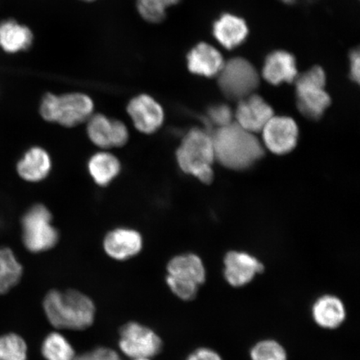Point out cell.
<instances>
[{
	"mask_svg": "<svg viewBox=\"0 0 360 360\" xmlns=\"http://www.w3.org/2000/svg\"><path fill=\"white\" fill-rule=\"evenodd\" d=\"M34 43V33L28 26L10 19L0 22V49L7 53L28 51Z\"/></svg>",
	"mask_w": 360,
	"mask_h": 360,
	"instance_id": "21",
	"label": "cell"
},
{
	"mask_svg": "<svg viewBox=\"0 0 360 360\" xmlns=\"http://www.w3.org/2000/svg\"><path fill=\"white\" fill-rule=\"evenodd\" d=\"M224 65L221 53L207 43L198 44L187 55V67L193 75L213 77L219 74Z\"/></svg>",
	"mask_w": 360,
	"mask_h": 360,
	"instance_id": "16",
	"label": "cell"
},
{
	"mask_svg": "<svg viewBox=\"0 0 360 360\" xmlns=\"http://www.w3.org/2000/svg\"><path fill=\"white\" fill-rule=\"evenodd\" d=\"M219 85L222 93L231 100L241 101L259 86L257 70L249 60L237 57L229 60L219 72Z\"/></svg>",
	"mask_w": 360,
	"mask_h": 360,
	"instance_id": "9",
	"label": "cell"
},
{
	"mask_svg": "<svg viewBox=\"0 0 360 360\" xmlns=\"http://www.w3.org/2000/svg\"><path fill=\"white\" fill-rule=\"evenodd\" d=\"M30 350L26 340L16 332L0 334V360H29Z\"/></svg>",
	"mask_w": 360,
	"mask_h": 360,
	"instance_id": "25",
	"label": "cell"
},
{
	"mask_svg": "<svg viewBox=\"0 0 360 360\" xmlns=\"http://www.w3.org/2000/svg\"><path fill=\"white\" fill-rule=\"evenodd\" d=\"M326 84V72L319 66L311 68L297 77V105L301 114L311 120L321 118L331 103Z\"/></svg>",
	"mask_w": 360,
	"mask_h": 360,
	"instance_id": "7",
	"label": "cell"
},
{
	"mask_svg": "<svg viewBox=\"0 0 360 360\" xmlns=\"http://www.w3.org/2000/svg\"><path fill=\"white\" fill-rule=\"evenodd\" d=\"M42 306L47 321L58 331H83L96 321V304L77 290H49L44 297Z\"/></svg>",
	"mask_w": 360,
	"mask_h": 360,
	"instance_id": "1",
	"label": "cell"
},
{
	"mask_svg": "<svg viewBox=\"0 0 360 360\" xmlns=\"http://www.w3.org/2000/svg\"><path fill=\"white\" fill-rule=\"evenodd\" d=\"M24 276V266L10 247L0 246V297L6 295L19 285Z\"/></svg>",
	"mask_w": 360,
	"mask_h": 360,
	"instance_id": "22",
	"label": "cell"
},
{
	"mask_svg": "<svg viewBox=\"0 0 360 360\" xmlns=\"http://www.w3.org/2000/svg\"><path fill=\"white\" fill-rule=\"evenodd\" d=\"M283 2H285V4H292L295 1V0H282Z\"/></svg>",
	"mask_w": 360,
	"mask_h": 360,
	"instance_id": "34",
	"label": "cell"
},
{
	"mask_svg": "<svg viewBox=\"0 0 360 360\" xmlns=\"http://www.w3.org/2000/svg\"><path fill=\"white\" fill-rule=\"evenodd\" d=\"M86 353L88 360H123L118 351L103 346L88 351Z\"/></svg>",
	"mask_w": 360,
	"mask_h": 360,
	"instance_id": "29",
	"label": "cell"
},
{
	"mask_svg": "<svg viewBox=\"0 0 360 360\" xmlns=\"http://www.w3.org/2000/svg\"><path fill=\"white\" fill-rule=\"evenodd\" d=\"M134 127L143 134H153L163 124L165 112L160 103L146 94H139L127 105Z\"/></svg>",
	"mask_w": 360,
	"mask_h": 360,
	"instance_id": "12",
	"label": "cell"
},
{
	"mask_svg": "<svg viewBox=\"0 0 360 360\" xmlns=\"http://www.w3.org/2000/svg\"><path fill=\"white\" fill-rule=\"evenodd\" d=\"M40 352L44 360H72L77 354L67 337L58 330L44 337Z\"/></svg>",
	"mask_w": 360,
	"mask_h": 360,
	"instance_id": "24",
	"label": "cell"
},
{
	"mask_svg": "<svg viewBox=\"0 0 360 360\" xmlns=\"http://www.w3.org/2000/svg\"><path fill=\"white\" fill-rule=\"evenodd\" d=\"M147 1L157 3L161 4V6H163L166 8H168L169 7L174 6L175 4L179 3L180 0H147Z\"/></svg>",
	"mask_w": 360,
	"mask_h": 360,
	"instance_id": "32",
	"label": "cell"
},
{
	"mask_svg": "<svg viewBox=\"0 0 360 360\" xmlns=\"http://www.w3.org/2000/svg\"><path fill=\"white\" fill-rule=\"evenodd\" d=\"M232 116L231 108L225 105H218L211 107L208 110L207 120L219 129L231 124Z\"/></svg>",
	"mask_w": 360,
	"mask_h": 360,
	"instance_id": "28",
	"label": "cell"
},
{
	"mask_svg": "<svg viewBox=\"0 0 360 360\" xmlns=\"http://www.w3.org/2000/svg\"><path fill=\"white\" fill-rule=\"evenodd\" d=\"M51 159L41 147H31L16 165V172L26 182L37 183L46 178L51 170Z\"/></svg>",
	"mask_w": 360,
	"mask_h": 360,
	"instance_id": "18",
	"label": "cell"
},
{
	"mask_svg": "<svg viewBox=\"0 0 360 360\" xmlns=\"http://www.w3.org/2000/svg\"><path fill=\"white\" fill-rule=\"evenodd\" d=\"M88 168L94 182L105 186L118 176L121 165L119 160L110 153L100 152L89 160Z\"/></svg>",
	"mask_w": 360,
	"mask_h": 360,
	"instance_id": "23",
	"label": "cell"
},
{
	"mask_svg": "<svg viewBox=\"0 0 360 360\" xmlns=\"http://www.w3.org/2000/svg\"><path fill=\"white\" fill-rule=\"evenodd\" d=\"M251 360H288L283 346L274 340L259 341L250 349Z\"/></svg>",
	"mask_w": 360,
	"mask_h": 360,
	"instance_id": "26",
	"label": "cell"
},
{
	"mask_svg": "<svg viewBox=\"0 0 360 360\" xmlns=\"http://www.w3.org/2000/svg\"><path fill=\"white\" fill-rule=\"evenodd\" d=\"M177 162L184 173L200 181L213 180L212 164L215 160L212 134L200 129H193L183 139L176 152Z\"/></svg>",
	"mask_w": 360,
	"mask_h": 360,
	"instance_id": "3",
	"label": "cell"
},
{
	"mask_svg": "<svg viewBox=\"0 0 360 360\" xmlns=\"http://www.w3.org/2000/svg\"><path fill=\"white\" fill-rule=\"evenodd\" d=\"M349 74L354 82H359L360 75V53L359 49H354L349 56Z\"/></svg>",
	"mask_w": 360,
	"mask_h": 360,
	"instance_id": "31",
	"label": "cell"
},
{
	"mask_svg": "<svg viewBox=\"0 0 360 360\" xmlns=\"http://www.w3.org/2000/svg\"><path fill=\"white\" fill-rule=\"evenodd\" d=\"M262 75L265 80L274 85L294 82L298 77L294 56L283 51L269 53L265 58Z\"/></svg>",
	"mask_w": 360,
	"mask_h": 360,
	"instance_id": "17",
	"label": "cell"
},
{
	"mask_svg": "<svg viewBox=\"0 0 360 360\" xmlns=\"http://www.w3.org/2000/svg\"><path fill=\"white\" fill-rule=\"evenodd\" d=\"M186 360H223L219 354L210 348L202 347L193 350Z\"/></svg>",
	"mask_w": 360,
	"mask_h": 360,
	"instance_id": "30",
	"label": "cell"
},
{
	"mask_svg": "<svg viewBox=\"0 0 360 360\" xmlns=\"http://www.w3.org/2000/svg\"><path fill=\"white\" fill-rule=\"evenodd\" d=\"M21 238L25 250L32 254L43 253L56 245L58 233L47 207L34 205L22 216Z\"/></svg>",
	"mask_w": 360,
	"mask_h": 360,
	"instance_id": "6",
	"label": "cell"
},
{
	"mask_svg": "<svg viewBox=\"0 0 360 360\" xmlns=\"http://www.w3.org/2000/svg\"><path fill=\"white\" fill-rule=\"evenodd\" d=\"M312 317L318 326L326 330H335L345 321V306L339 297L322 295L312 306Z\"/></svg>",
	"mask_w": 360,
	"mask_h": 360,
	"instance_id": "19",
	"label": "cell"
},
{
	"mask_svg": "<svg viewBox=\"0 0 360 360\" xmlns=\"http://www.w3.org/2000/svg\"><path fill=\"white\" fill-rule=\"evenodd\" d=\"M143 238L141 233L129 229H116L103 240V250L115 260L124 261L141 253Z\"/></svg>",
	"mask_w": 360,
	"mask_h": 360,
	"instance_id": "15",
	"label": "cell"
},
{
	"mask_svg": "<svg viewBox=\"0 0 360 360\" xmlns=\"http://www.w3.org/2000/svg\"><path fill=\"white\" fill-rule=\"evenodd\" d=\"M94 109V101L86 94L75 92L58 96L48 93L40 102L39 112L48 122L74 127L88 120Z\"/></svg>",
	"mask_w": 360,
	"mask_h": 360,
	"instance_id": "4",
	"label": "cell"
},
{
	"mask_svg": "<svg viewBox=\"0 0 360 360\" xmlns=\"http://www.w3.org/2000/svg\"><path fill=\"white\" fill-rule=\"evenodd\" d=\"M82 1H85V2H94V1H96V0H82Z\"/></svg>",
	"mask_w": 360,
	"mask_h": 360,
	"instance_id": "36",
	"label": "cell"
},
{
	"mask_svg": "<svg viewBox=\"0 0 360 360\" xmlns=\"http://www.w3.org/2000/svg\"><path fill=\"white\" fill-rule=\"evenodd\" d=\"M136 8L142 19L150 24H160L167 15V8L147 0H137Z\"/></svg>",
	"mask_w": 360,
	"mask_h": 360,
	"instance_id": "27",
	"label": "cell"
},
{
	"mask_svg": "<svg viewBox=\"0 0 360 360\" xmlns=\"http://www.w3.org/2000/svg\"><path fill=\"white\" fill-rule=\"evenodd\" d=\"M163 340L153 328L130 321L121 326L118 347L129 359H154L163 349Z\"/></svg>",
	"mask_w": 360,
	"mask_h": 360,
	"instance_id": "8",
	"label": "cell"
},
{
	"mask_svg": "<svg viewBox=\"0 0 360 360\" xmlns=\"http://www.w3.org/2000/svg\"><path fill=\"white\" fill-rule=\"evenodd\" d=\"M212 139L215 160L229 169H248L264 155L258 139L237 123L216 129Z\"/></svg>",
	"mask_w": 360,
	"mask_h": 360,
	"instance_id": "2",
	"label": "cell"
},
{
	"mask_svg": "<svg viewBox=\"0 0 360 360\" xmlns=\"http://www.w3.org/2000/svg\"><path fill=\"white\" fill-rule=\"evenodd\" d=\"M224 264L225 281L235 288L249 285L264 269L263 264L258 259L245 252H229L225 255Z\"/></svg>",
	"mask_w": 360,
	"mask_h": 360,
	"instance_id": "13",
	"label": "cell"
},
{
	"mask_svg": "<svg viewBox=\"0 0 360 360\" xmlns=\"http://www.w3.org/2000/svg\"><path fill=\"white\" fill-rule=\"evenodd\" d=\"M130 360H153V359H134Z\"/></svg>",
	"mask_w": 360,
	"mask_h": 360,
	"instance_id": "35",
	"label": "cell"
},
{
	"mask_svg": "<svg viewBox=\"0 0 360 360\" xmlns=\"http://www.w3.org/2000/svg\"><path fill=\"white\" fill-rule=\"evenodd\" d=\"M205 281L206 269L199 256L184 254L169 261L165 281L171 292L180 300H195Z\"/></svg>",
	"mask_w": 360,
	"mask_h": 360,
	"instance_id": "5",
	"label": "cell"
},
{
	"mask_svg": "<svg viewBox=\"0 0 360 360\" xmlns=\"http://www.w3.org/2000/svg\"><path fill=\"white\" fill-rule=\"evenodd\" d=\"M274 116V111L262 98L250 94L238 103L236 112L237 124L252 134L262 131Z\"/></svg>",
	"mask_w": 360,
	"mask_h": 360,
	"instance_id": "14",
	"label": "cell"
},
{
	"mask_svg": "<svg viewBox=\"0 0 360 360\" xmlns=\"http://www.w3.org/2000/svg\"><path fill=\"white\" fill-rule=\"evenodd\" d=\"M265 146L276 155L288 154L296 146L299 129L289 117L273 116L262 129Z\"/></svg>",
	"mask_w": 360,
	"mask_h": 360,
	"instance_id": "10",
	"label": "cell"
},
{
	"mask_svg": "<svg viewBox=\"0 0 360 360\" xmlns=\"http://www.w3.org/2000/svg\"><path fill=\"white\" fill-rule=\"evenodd\" d=\"M213 34L223 47L233 49L245 41L249 28L242 18L224 13L214 22Z\"/></svg>",
	"mask_w": 360,
	"mask_h": 360,
	"instance_id": "20",
	"label": "cell"
},
{
	"mask_svg": "<svg viewBox=\"0 0 360 360\" xmlns=\"http://www.w3.org/2000/svg\"><path fill=\"white\" fill-rule=\"evenodd\" d=\"M72 360H88L87 353L76 354L75 356Z\"/></svg>",
	"mask_w": 360,
	"mask_h": 360,
	"instance_id": "33",
	"label": "cell"
},
{
	"mask_svg": "<svg viewBox=\"0 0 360 360\" xmlns=\"http://www.w3.org/2000/svg\"><path fill=\"white\" fill-rule=\"evenodd\" d=\"M87 134L94 145L102 148L122 147L129 139L128 129L123 122L111 120L102 114L90 117Z\"/></svg>",
	"mask_w": 360,
	"mask_h": 360,
	"instance_id": "11",
	"label": "cell"
}]
</instances>
